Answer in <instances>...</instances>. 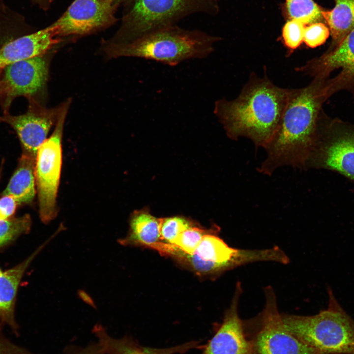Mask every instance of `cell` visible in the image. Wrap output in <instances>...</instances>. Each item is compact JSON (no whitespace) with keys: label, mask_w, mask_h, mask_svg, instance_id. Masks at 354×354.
Segmentation results:
<instances>
[{"label":"cell","mask_w":354,"mask_h":354,"mask_svg":"<svg viewBox=\"0 0 354 354\" xmlns=\"http://www.w3.org/2000/svg\"><path fill=\"white\" fill-rule=\"evenodd\" d=\"M219 232L204 236L193 254L174 246L169 256L199 276L216 275L245 264L266 261L265 250L231 247L217 236Z\"/></svg>","instance_id":"7"},{"label":"cell","mask_w":354,"mask_h":354,"mask_svg":"<svg viewBox=\"0 0 354 354\" xmlns=\"http://www.w3.org/2000/svg\"><path fill=\"white\" fill-rule=\"evenodd\" d=\"M103 350H104V346H92L83 350L78 354H102Z\"/></svg>","instance_id":"29"},{"label":"cell","mask_w":354,"mask_h":354,"mask_svg":"<svg viewBox=\"0 0 354 354\" xmlns=\"http://www.w3.org/2000/svg\"><path fill=\"white\" fill-rule=\"evenodd\" d=\"M47 54L9 64L0 71V107L9 112L14 99L24 96L39 100L46 88L49 71Z\"/></svg>","instance_id":"10"},{"label":"cell","mask_w":354,"mask_h":354,"mask_svg":"<svg viewBox=\"0 0 354 354\" xmlns=\"http://www.w3.org/2000/svg\"><path fill=\"white\" fill-rule=\"evenodd\" d=\"M18 205L17 202L12 196L2 195L0 198V220L13 218Z\"/></svg>","instance_id":"27"},{"label":"cell","mask_w":354,"mask_h":354,"mask_svg":"<svg viewBox=\"0 0 354 354\" xmlns=\"http://www.w3.org/2000/svg\"><path fill=\"white\" fill-rule=\"evenodd\" d=\"M58 234L56 232L30 256L16 266L4 271L0 268V330L7 325L18 334L19 327L14 312L20 281L33 259Z\"/></svg>","instance_id":"16"},{"label":"cell","mask_w":354,"mask_h":354,"mask_svg":"<svg viewBox=\"0 0 354 354\" xmlns=\"http://www.w3.org/2000/svg\"><path fill=\"white\" fill-rule=\"evenodd\" d=\"M218 231H219V229L217 227L207 230L193 226L181 233L173 245L182 252L191 254L194 253L204 236Z\"/></svg>","instance_id":"23"},{"label":"cell","mask_w":354,"mask_h":354,"mask_svg":"<svg viewBox=\"0 0 354 354\" xmlns=\"http://www.w3.org/2000/svg\"><path fill=\"white\" fill-rule=\"evenodd\" d=\"M330 97L326 79H313L305 87L290 89L277 129L264 148L266 156L258 168L260 173L271 176L284 166L305 170L323 104Z\"/></svg>","instance_id":"1"},{"label":"cell","mask_w":354,"mask_h":354,"mask_svg":"<svg viewBox=\"0 0 354 354\" xmlns=\"http://www.w3.org/2000/svg\"><path fill=\"white\" fill-rule=\"evenodd\" d=\"M27 111L12 115L9 112L0 115V123L10 126L20 140L23 152L36 159L38 148L47 139L51 128L56 125L64 102L59 105L47 108L39 100L28 99Z\"/></svg>","instance_id":"12"},{"label":"cell","mask_w":354,"mask_h":354,"mask_svg":"<svg viewBox=\"0 0 354 354\" xmlns=\"http://www.w3.org/2000/svg\"><path fill=\"white\" fill-rule=\"evenodd\" d=\"M31 219L26 214L7 220H0V249L11 243L18 236L30 230Z\"/></svg>","instance_id":"21"},{"label":"cell","mask_w":354,"mask_h":354,"mask_svg":"<svg viewBox=\"0 0 354 354\" xmlns=\"http://www.w3.org/2000/svg\"><path fill=\"white\" fill-rule=\"evenodd\" d=\"M337 172L354 182V124L321 113L305 170Z\"/></svg>","instance_id":"6"},{"label":"cell","mask_w":354,"mask_h":354,"mask_svg":"<svg viewBox=\"0 0 354 354\" xmlns=\"http://www.w3.org/2000/svg\"><path fill=\"white\" fill-rule=\"evenodd\" d=\"M118 4L115 0H75L53 24L59 37L87 35L115 23Z\"/></svg>","instance_id":"13"},{"label":"cell","mask_w":354,"mask_h":354,"mask_svg":"<svg viewBox=\"0 0 354 354\" xmlns=\"http://www.w3.org/2000/svg\"><path fill=\"white\" fill-rule=\"evenodd\" d=\"M266 304L257 321L256 328L246 334L253 354H322L301 341L285 326L279 313L275 294L265 288Z\"/></svg>","instance_id":"9"},{"label":"cell","mask_w":354,"mask_h":354,"mask_svg":"<svg viewBox=\"0 0 354 354\" xmlns=\"http://www.w3.org/2000/svg\"><path fill=\"white\" fill-rule=\"evenodd\" d=\"M334 6L330 10H323L325 24L331 36L328 49L336 47L354 29V0H334Z\"/></svg>","instance_id":"19"},{"label":"cell","mask_w":354,"mask_h":354,"mask_svg":"<svg viewBox=\"0 0 354 354\" xmlns=\"http://www.w3.org/2000/svg\"><path fill=\"white\" fill-rule=\"evenodd\" d=\"M116 346L118 353L122 354H172L176 353L174 348L165 350H151L126 341L119 342Z\"/></svg>","instance_id":"26"},{"label":"cell","mask_w":354,"mask_h":354,"mask_svg":"<svg viewBox=\"0 0 354 354\" xmlns=\"http://www.w3.org/2000/svg\"><path fill=\"white\" fill-rule=\"evenodd\" d=\"M78 295L80 296V297L83 299L84 301H85L86 303H88L91 306L93 307H95V304L92 299V298L90 297V296L84 291H79L78 292Z\"/></svg>","instance_id":"30"},{"label":"cell","mask_w":354,"mask_h":354,"mask_svg":"<svg viewBox=\"0 0 354 354\" xmlns=\"http://www.w3.org/2000/svg\"><path fill=\"white\" fill-rule=\"evenodd\" d=\"M289 91L266 76L251 74L236 98L215 102L213 113L229 138H246L264 148L277 129Z\"/></svg>","instance_id":"2"},{"label":"cell","mask_w":354,"mask_h":354,"mask_svg":"<svg viewBox=\"0 0 354 354\" xmlns=\"http://www.w3.org/2000/svg\"><path fill=\"white\" fill-rule=\"evenodd\" d=\"M121 27L112 41L129 42L157 30L177 25L196 13L214 15L217 0H132Z\"/></svg>","instance_id":"5"},{"label":"cell","mask_w":354,"mask_h":354,"mask_svg":"<svg viewBox=\"0 0 354 354\" xmlns=\"http://www.w3.org/2000/svg\"><path fill=\"white\" fill-rule=\"evenodd\" d=\"M195 226L181 216L160 218V235L162 241L173 244L178 236L187 229Z\"/></svg>","instance_id":"22"},{"label":"cell","mask_w":354,"mask_h":354,"mask_svg":"<svg viewBox=\"0 0 354 354\" xmlns=\"http://www.w3.org/2000/svg\"><path fill=\"white\" fill-rule=\"evenodd\" d=\"M330 35L329 29L324 22L312 23L305 27L303 42L309 48H316L324 44Z\"/></svg>","instance_id":"25"},{"label":"cell","mask_w":354,"mask_h":354,"mask_svg":"<svg viewBox=\"0 0 354 354\" xmlns=\"http://www.w3.org/2000/svg\"><path fill=\"white\" fill-rule=\"evenodd\" d=\"M70 103V99L64 102L53 133L38 148L35 159L39 217L45 224L53 220L58 214L57 198L62 165V138Z\"/></svg>","instance_id":"8"},{"label":"cell","mask_w":354,"mask_h":354,"mask_svg":"<svg viewBox=\"0 0 354 354\" xmlns=\"http://www.w3.org/2000/svg\"><path fill=\"white\" fill-rule=\"evenodd\" d=\"M0 330V354H30L22 348L15 345L3 334Z\"/></svg>","instance_id":"28"},{"label":"cell","mask_w":354,"mask_h":354,"mask_svg":"<svg viewBox=\"0 0 354 354\" xmlns=\"http://www.w3.org/2000/svg\"><path fill=\"white\" fill-rule=\"evenodd\" d=\"M118 354H120V353H118Z\"/></svg>","instance_id":"33"},{"label":"cell","mask_w":354,"mask_h":354,"mask_svg":"<svg viewBox=\"0 0 354 354\" xmlns=\"http://www.w3.org/2000/svg\"><path fill=\"white\" fill-rule=\"evenodd\" d=\"M305 26L295 20H290L284 25L282 37L285 46L291 51L296 49L303 42Z\"/></svg>","instance_id":"24"},{"label":"cell","mask_w":354,"mask_h":354,"mask_svg":"<svg viewBox=\"0 0 354 354\" xmlns=\"http://www.w3.org/2000/svg\"><path fill=\"white\" fill-rule=\"evenodd\" d=\"M36 2H37L39 4L42 5L43 7L45 5H47L49 4L50 2L51 1V0H35Z\"/></svg>","instance_id":"31"},{"label":"cell","mask_w":354,"mask_h":354,"mask_svg":"<svg viewBox=\"0 0 354 354\" xmlns=\"http://www.w3.org/2000/svg\"><path fill=\"white\" fill-rule=\"evenodd\" d=\"M221 40L199 30L175 25L129 42H110L104 51L109 58H139L174 66L186 60L207 58L214 52L215 43Z\"/></svg>","instance_id":"3"},{"label":"cell","mask_w":354,"mask_h":354,"mask_svg":"<svg viewBox=\"0 0 354 354\" xmlns=\"http://www.w3.org/2000/svg\"><path fill=\"white\" fill-rule=\"evenodd\" d=\"M285 5L290 20L298 21L305 25L324 23L322 14L324 9L313 0H285Z\"/></svg>","instance_id":"20"},{"label":"cell","mask_w":354,"mask_h":354,"mask_svg":"<svg viewBox=\"0 0 354 354\" xmlns=\"http://www.w3.org/2000/svg\"><path fill=\"white\" fill-rule=\"evenodd\" d=\"M327 309L312 316L281 314L286 327L322 354H354V320L327 288Z\"/></svg>","instance_id":"4"},{"label":"cell","mask_w":354,"mask_h":354,"mask_svg":"<svg viewBox=\"0 0 354 354\" xmlns=\"http://www.w3.org/2000/svg\"><path fill=\"white\" fill-rule=\"evenodd\" d=\"M60 41L58 28L53 24L32 33L12 38L0 46V71L14 62L47 54Z\"/></svg>","instance_id":"15"},{"label":"cell","mask_w":354,"mask_h":354,"mask_svg":"<svg viewBox=\"0 0 354 354\" xmlns=\"http://www.w3.org/2000/svg\"><path fill=\"white\" fill-rule=\"evenodd\" d=\"M117 2L119 3L120 1H126V0H115Z\"/></svg>","instance_id":"32"},{"label":"cell","mask_w":354,"mask_h":354,"mask_svg":"<svg viewBox=\"0 0 354 354\" xmlns=\"http://www.w3.org/2000/svg\"><path fill=\"white\" fill-rule=\"evenodd\" d=\"M161 241L160 218L152 215L146 209L136 210L132 213L127 235L118 240V242L123 246H141L150 249H153Z\"/></svg>","instance_id":"17"},{"label":"cell","mask_w":354,"mask_h":354,"mask_svg":"<svg viewBox=\"0 0 354 354\" xmlns=\"http://www.w3.org/2000/svg\"><path fill=\"white\" fill-rule=\"evenodd\" d=\"M296 70L313 79H327L331 96L340 90L354 92V29L334 48Z\"/></svg>","instance_id":"11"},{"label":"cell","mask_w":354,"mask_h":354,"mask_svg":"<svg viewBox=\"0 0 354 354\" xmlns=\"http://www.w3.org/2000/svg\"><path fill=\"white\" fill-rule=\"evenodd\" d=\"M241 284L236 283L229 308L223 322L202 354H253L251 343L246 335L244 323L238 313Z\"/></svg>","instance_id":"14"},{"label":"cell","mask_w":354,"mask_h":354,"mask_svg":"<svg viewBox=\"0 0 354 354\" xmlns=\"http://www.w3.org/2000/svg\"><path fill=\"white\" fill-rule=\"evenodd\" d=\"M35 162V159L22 153L2 195L12 196L18 205L30 204L36 192Z\"/></svg>","instance_id":"18"}]
</instances>
